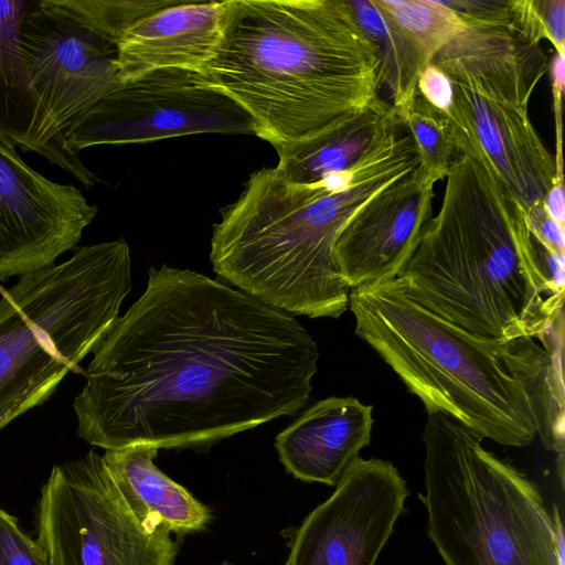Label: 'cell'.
<instances>
[{"mask_svg":"<svg viewBox=\"0 0 565 565\" xmlns=\"http://www.w3.org/2000/svg\"><path fill=\"white\" fill-rule=\"evenodd\" d=\"M417 93L436 110L444 115L452 102V85L449 77L431 62L417 79Z\"/></svg>","mask_w":565,"mask_h":565,"instance_id":"27","label":"cell"},{"mask_svg":"<svg viewBox=\"0 0 565 565\" xmlns=\"http://www.w3.org/2000/svg\"><path fill=\"white\" fill-rule=\"evenodd\" d=\"M36 533L50 565H173L179 551L161 519L121 490L94 450L51 469Z\"/></svg>","mask_w":565,"mask_h":565,"instance_id":"9","label":"cell"},{"mask_svg":"<svg viewBox=\"0 0 565 565\" xmlns=\"http://www.w3.org/2000/svg\"><path fill=\"white\" fill-rule=\"evenodd\" d=\"M397 116L413 139L420 172L435 184L446 179L456 151L439 111L417 93L412 106Z\"/></svg>","mask_w":565,"mask_h":565,"instance_id":"22","label":"cell"},{"mask_svg":"<svg viewBox=\"0 0 565 565\" xmlns=\"http://www.w3.org/2000/svg\"><path fill=\"white\" fill-rule=\"evenodd\" d=\"M382 15L416 47L427 64L468 26L435 0H371Z\"/></svg>","mask_w":565,"mask_h":565,"instance_id":"21","label":"cell"},{"mask_svg":"<svg viewBox=\"0 0 565 565\" xmlns=\"http://www.w3.org/2000/svg\"><path fill=\"white\" fill-rule=\"evenodd\" d=\"M372 406L331 396L306 409L280 431L275 448L286 471L307 482L337 486L370 444Z\"/></svg>","mask_w":565,"mask_h":565,"instance_id":"15","label":"cell"},{"mask_svg":"<svg viewBox=\"0 0 565 565\" xmlns=\"http://www.w3.org/2000/svg\"><path fill=\"white\" fill-rule=\"evenodd\" d=\"M397 119L392 105L379 97L345 124L306 141L277 148L279 160L275 168L291 182H318L356 163Z\"/></svg>","mask_w":565,"mask_h":565,"instance_id":"18","label":"cell"},{"mask_svg":"<svg viewBox=\"0 0 565 565\" xmlns=\"http://www.w3.org/2000/svg\"><path fill=\"white\" fill-rule=\"evenodd\" d=\"M221 565H233V564H231V563H228V562H224V563H222Z\"/></svg>","mask_w":565,"mask_h":565,"instance_id":"31","label":"cell"},{"mask_svg":"<svg viewBox=\"0 0 565 565\" xmlns=\"http://www.w3.org/2000/svg\"><path fill=\"white\" fill-rule=\"evenodd\" d=\"M531 233L542 242L565 254L564 227L553 221L543 207V203L534 206L525 213Z\"/></svg>","mask_w":565,"mask_h":565,"instance_id":"29","label":"cell"},{"mask_svg":"<svg viewBox=\"0 0 565 565\" xmlns=\"http://www.w3.org/2000/svg\"><path fill=\"white\" fill-rule=\"evenodd\" d=\"M222 10V1L179 0L135 23L116 45L122 82L160 68L204 72L220 41Z\"/></svg>","mask_w":565,"mask_h":565,"instance_id":"16","label":"cell"},{"mask_svg":"<svg viewBox=\"0 0 565 565\" xmlns=\"http://www.w3.org/2000/svg\"><path fill=\"white\" fill-rule=\"evenodd\" d=\"M509 28L533 44L548 40L565 54V0H511Z\"/></svg>","mask_w":565,"mask_h":565,"instance_id":"24","label":"cell"},{"mask_svg":"<svg viewBox=\"0 0 565 565\" xmlns=\"http://www.w3.org/2000/svg\"><path fill=\"white\" fill-rule=\"evenodd\" d=\"M131 289L128 243L76 247L0 298V430L45 403L93 352Z\"/></svg>","mask_w":565,"mask_h":565,"instance_id":"6","label":"cell"},{"mask_svg":"<svg viewBox=\"0 0 565 565\" xmlns=\"http://www.w3.org/2000/svg\"><path fill=\"white\" fill-rule=\"evenodd\" d=\"M434 186L416 167L353 215L333 256L337 273L350 289L398 277L431 217Z\"/></svg>","mask_w":565,"mask_h":565,"instance_id":"14","label":"cell"},{"mask_svg":"<svg viewBox=\"0 0 565 565\" xmlns=\"http://www.w3.org/2000/svg\"><path fill=\"white\" fill-rule=\"evenodd\" d=\"M20 42L34 102V119L22 146L70 171L85 186L97 178L62 147V135L79 116L121 84L116 46L85 24L68 0L31 1Z\"/></svg>","mask_w":565,"mask_h":565,"instance_id":"10","label":"cell"},{"mask_svg":"<svg viewBox=\"0 0 565 565\" xmlns=\"http://www.w3.org/2000/svg\"><path fill=\"white\" fill-rule=\"evenodd\" d=\"M397 278L416 301L484 339L543 344L563 317L565 254L534 237L491 171L465 153Z\"/></svg>","mask_w":565,"mask_h":565,"instance_id":"3","label":"cell"},{"mask_svg":"<svg viewBox=\"0 0 565 565\" xmlns=\"http://www.w3.org/2000/svg\"><path fill=\"white\" fill-rule=\"evenodd\" d=\"M416 167L413 139L395 125L352 167L311 184L291 182L276 168L255 171L213 226L214 273L288 313L339 318L351 291L334 266L342 231L369 200Z\"/></svg>","mask_w":565,"mask_h":565,"instance_id":"5","label":"cell"},{"mask_svg":"<svg viewBox=\"0 0 565 565\" xmlns=\"http://www.w3.org/2000/svg\"><path fill=\"white\" fill-rule=\"evenodd\" d=\"M319 351L286 311L190 269L147 287L93 350L74 398L78 437L119 449H204L310 398Z\"/></svg>","mask_w":565,"mask_h":565,"instance_id":"1","label":"cell"},{"mask_svg":"<svg viewBox=\"0 0 565 565\" xmlns=\"http://www.w3.org/2000/svg\"><path fill=\"white\" fill-rule=\"evenodd\" d=\"M456 12L467 26H509L511 0L440 1Z\"/></svg>","mask_w":565,"mask_h":565,"instance_id":"26","label":"cell"},{"mask_svg":"<svg viewBox=\"0 0 565 565\" xmlns=\"http://www.w3.org/2000/svg\"><path fill=\"white\" fill-rule=\"evenodd\" d=\"M355 334L424 404L482 438L564 455L563 328L533 338H480L429 310L398 278L351 289Z\"/></svg>","mask_w":565,"mask_h":565,"instance_id":"2","label":"cell"},{"mask_svg":"<svg viewBox=\"0 0 565 565\" xmlns=\"http://www.w3.org/2000/svg\"><path fill=\"white\" fill-rule=\"evenodd\" d=\"M204 72L275 149L351 120L379 97L375 50L345 0H225Z\"/></svg>","mask_w":565,"mask_h":565,"instance_id":"4","label":"cell"},{"mask_svg":"<svg viewBox=\"0 0 565 565\" xmlns=\"http://www.w3.org/2000/svg\"><path fill=\"white\" fill-rule=\"evenodd\" d=\"M431 63L452 85L451 106L441 116L456 154L488 168L524 213L542 204L556 168L529 115L531 96L548 68L541 44L509 26H468Z\"/></svg>","mask_w":565,"mask_h":565,"instance_id":"8","label":"cell"},{"mask_svg":"<svg viewBox=\"0 0 565 565\" xmlns=\"http://www.w3.org/2000/svg\"><path fill=\"white\" fill-rule=\"evenodd\" d=\"M195 134H254L248 114L205 72L160 68L124 81L62 135L72 154L99 145L152 142Z\"/></svg>","mask_w":565,"mask_h":565,"instance_id":"11","label":"cell"},{"mask_svg":"<svg viewBox=\"0 0 565 565\" xmlns=\"http://www.w3.org/2000/svg\"><path fill=\"white\" fill-rule=\"evenodd\" d=\"M97 212L79 189L39 173L0 139V282L54 265Z\"/></svg>","mask_w":565,"mask_h":565,"instance_id":"13","label":"cell"},{"mask_svg":"<svg viewBox=\"0 0 565 565\" xmlns=\"http://www.w3.org/2000/svg\"><path fill=\"white\" fill-rule=\"evenodd\" d=\"M482 439L445 413H427L422 500L445 565H558L540 491Z\"/></svg>","mask_w":565,"mask_h":565,"instance_id":"7","label":"cell"},{"mask_svg":"<svg viewBox=\"0 0 565 565\" xmlns=\"http://www.w3.org/2000/svg\"><path fill=\"white\" fill-rule=\"evenodd\" d=\"M178 1L68 0V3L85 24L116 46L124 33L135 23Z\"/></svg>","mask_w":565,"mask_h":565,"instance_id":"23","label":"cell"},{"mask_svg":"<svg viewBox=\"0 0 565 565\" xmlns=\"http://www.w3.org/2000/svg\"><path fill=\"white\" fill-rule=\"evenodd\" d=\"M345 3L375 50L381 84L391 93L392 107L397 115L404 113L414 103L417 79L428 64L371 0H345Z\"/></svg>","mask_w":565,"mask_h":565,"instance_id":"20","label":"cell"},{"mask_svg":"<svg viewBox=\"0 0 565 565\" xmlns=\"http://www.w3.org/2000/svg\"><path fill=\"white\" fill-rule=\"evenodd\" d=\"M543 207L547 215L565 227V193L564 172H556L555 180L543 199Z\"/></svg>","mask_w":565,"mask_h":565,"instance_id":"30","label":"cell"},{"mask_svg":"<svg viewBox=\"0 0 565 565\" xmlns=\"http://www.w3.org/2000/svg\"><path fill=\"white\" fill-rule=\"evenodd\" d=\"M548 70L552 84L553 111L556 134V156L554 157V160L556 170H561L563 169L562 102L565 86V54L555 52L551 62H548Z\"/></svg>","mask_w":565,"mask_h":565,"instance_id":"28","label":"cell"},{"mask_svg":"<svg viewBox=\"0 0 565 565\" xmlns=\"http://www.w3.org/2000/svg\"><path fill=\"white\" fill-rule=\"evenodd\" d=\"M407 493L390 461L356 458L296 529L286 565H374Z\"/></svg>","mask_w":565,"mask_h":565,"instance_id":"12","label":"cell"},{"mask_svg":"<svg viewBox=\"0 0 565 565\" xmlns=\"http://www.w3.org/2000/svg\"><path fill=\"white\" fill-rule=\"evenodd\" d=\"M31 1L0 0V139L22 148L33 124L34 102L20 42Z\"/></svg>","mask_w":565,"mask_h":565,"instance_id":"19","label":"cell"},{"mask_svg":"<svg viewBox=\"0 0 565 565\" xmlns=\"http://www.w3.org/2000/svg\"><path fill=\"white\" fill-rule=\"evenodd\" d=\"M157 455L154 447L131 445L105 450L103 457L121 490L159 516L171 534L205 530L212 520L210 508L162 472L154 463Z\"/></svg>","mask_w":565,"mask_h":565,"instance_id":"17","label":"cell"},{"mask_svg":"<svg viewBox=\"0 0 565 565\" xmlns=\"http://www.w3.org/2000/svg\"><path fill=\"white\" fill-rule=\"evenodd\" d=\"M0 565H50L38 540L0 508Z\"/></svg>","mask_w":565,"mask_h":565,"instance_id":"25","label":"cell"}]
</instances>
